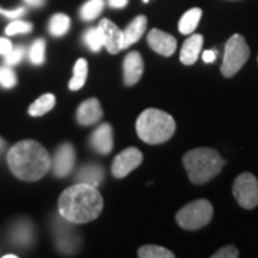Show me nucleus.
Segmentation results:
<instances>
[{
	"label": "nucleus",
	"mask_w": 258,
	"mask_h": 258,
	"mask_svg": "<svg viewBox=\"0 0 258 258\" xmlns=\"http://www.w3.org/2000/svg\"><path fill=\"white\" fill-rule=\"evenodd\" d=\"M85 43L88 45V47L92 50V52H99L102 47H103V37L99 28H91L83 36Z\"/></svg>",
	"instance_id": "obj_27"
},
{
	"label": "nucleus",
	"mask_w": 258,
	"mask_h": 258,
	"mask_svg": "<svg viewBox=\"0 0 258 258\" xmlns=\"http://www.w3.org/2000/svg\"><path fill=\"white\" fill-rule=\"evenodd\" d=\"M214 215V208L208 200H197L186 204L176 212L175 220L181 228L188 231L200 230L210 224Z\"/></svg>",
	"instance_id": "obj_5"
},
{
	"label": "nucleus",
	"mask_w": 258,
	"mask_h": 258,
	"mask_svg": "<svg viewBox=\"0 0 258 258\" xmlns=\"http://www.w3.org/2000/svg\"><path fill=\"white\" fill-rule=\"evenodd\" d=\"M103 111L101 108V103L98 99H88L82 102L78 108L76 112V119L83 126H89L93 123H98V120H101Z\"/></svg>",
	"instance_id": "obj_14"
},
{
	"label": "nucleus",
	"mask_w": 258,
	"mask_h": 258,
	"mask_svg": "<svg viewBox=\"0 0 258 258\" xmlns=\"http://www.w3.org/2000/svg\"><path fill=\"white\" fill-rule=\"evenodd\" d=\"M103 208V198L96 186L78 184L64 189L59 197V214L68 221L86 224L96 220Z\"/></svg>",
	"instance_id": "obj_2"
},
{
	"label": "nucleus",
	"mask_w": 258,
	"mask_h": 258,
	"mask_svg": "<svg viewBox=\"0 0 258 258\" xmlns=\"http://www.w3.org/2000/svg\"><path fill=\"white\" fill-rule=\"evenodd\" d=\"M69 28H71V19L63 13H56L49 22V32L53 36H63Z\"/></svg>",
	"instance_id": "obj_23"
},
{
	"label": "nucleus",
	"mask_w": 258,
	"mask_h": 258,
	"mask_svg": "<svg viewBox=\"0 0 258 258\" xmlns=\"http://www.w3.org/2000/svg\"><path fill=\"white\" fill-rule=\"evenodd\" d=\"M249 57V47L242 35H232L225 43V52L221 64V74L225 78H232L238 74L241 68L247 63Z\"/></svg>",
	"instance_id": "obj_6"
},
{
	"label": "nucleus",
	"mask_w": 258,
	"mask_h": 258,
	"mask_svg": "<svg viewBox=\"0 0 258 258\" xmlns=\"http://www.w3.org/2000/svg\"><path fill=\"white\" fill-rule=\"evenodd\" d=\"M105 8V2L103 0H88L81 9V18L86 22L95 20L102 13V10Z\"/></svg>",
	"instance_id": "obj_24"
},
{
	"label": "nucleus",
	"mask_w": 258,
	"mask_h": 258,
	"mask_svg": "<svg viewBox=\"0 0 258 258\" xmlns=\"http://www.w3.org/2000/svg\"><path fill=\"white\" fill-rule=\"evenodd\" d=\"M204 45L203 35H192L188 37L184 42V45L181 47V53H179V59L184 64H194L201 53V49Z\"/></svg>",
	"instance_id": "obj_16"
},
{
	"label": "nucleus",
	"mask_w": 258,
	"mask_h": 258,
	"mask_svg": "<svg viewBox=\"0 0 258 258\" xmlns=\"http://www.w3.org/2000/svg\"><path fill=\"white\" fill-rule=\"evenodd\" d=\"M148 2H149V0H144V3H148Z\"/></svg>",
	"instance_id": "obj_39"
},
{
	"label": "nucleus",
	"mask_w": 258,
	"mask_h": 258,
	"mask_svg": "<svg viewBox=\"0 0 258 258\" xmlns=\"http://www.w3.org/2000/svg\"><path fill=\"white\" fill-rule=\"evenodd\" d=\"M88 78V62L85 59H78L74 66V76L69 81L71 91H79L82 88Z\"/></svg>",
	"instance_id": "obj_22"
},
{
	"label": "nucleus",
	"mask_w": 258,
	"mask_h": 258,
	"mask_svg": "<svg viewBox=\"0 0 258 258\" xmlns=\"http://www.w3.org/2000/svg\"><path fill=\"white\" fill-rule=\"evenodd\" d=\"M147 18L144 15H141L129 23L128 28L123 30V46H125V49L132 46L134 43H137L142 37V35L147 30Z\"/></svg>",
	"instance_id": "obj_18"
},
{
	"label": "nucleus",
	"mask_w": 258,
	"mask_h": 258,
	"mask_svg": "<svg viewBox=\"0 0 258 258\" xmlns=\"http://www.w3.org/2000/svg\"><path fill=\"white\" fill-rule=\"evenodd\" d=\"M148 45L151 46L152 50L162 56L174 55L176 49L175 37L169 33H165L162 30L154 29L148 33Z\"/></svg>",
	"instance_id": "obj_12"
},
{
	"label": "nucleus",
	"mask_w": 258,
	"mask_h": 258,
	"mask_svg": "<svg viewBox=\"0 0 258 258\" xmlns=\"http://www.w3.org/2000/svg\"><path fill=\"white\" fill-rule=\"evenodd\" d=\"M232 194L244 210H254L258 207V179L251 172H242L234 181Z\"/></svg>",
	"instance_id": "obj_8"
},
{
	"label": "nucleus",
	"mask_w": 258,
	"mask_h": 258,
	"mask_svg": "<svg viewBox=\"0 0 258 258\" xmlns=\"http://www.w3.org/2000/svg\"><path fill=\"white\" fill-rule=\"evenodd\" d=\"M217 55H218L217 50H205L203 53V60L205 63H212V62H215Z\"/></svg>",
	"instance_id": "obj_34"
},
{
	"label": "nucleus",
	"mask_w": 258,
	"mask_h": 258,
	"mask_svg": "<svg viewBox=\"0 0 258 258\" xmlns=\"http://www.w3.org/2000/svg\"><path fill=\"white\" fill-rule=\"evenodd\" d=\"M56 98L52 93H45L40 98H37L36 101L33 102L29 106V115L32 116H42L49 111H52L55 108Z\"/></svg>",
	"instance_id": "obj_21"
},
{
	"label": "nucleus",
	"mask_w": 258,
	"mask_h": 258,
	"mask_svg": "<svg viewBox=\"0 0 258 258\" xmlns=\"http://www.w3.org/2000/svg\"><path fill=\"white\" fill-rule=\"evenodd\" d=\"M33 29L32 26V23H28V22H22V20H15V22H12L8 25V28H6V35H10V36H13V35H19V33H28Z\"/></svg>",
	"instance_id": "obj_29"
},
{
	"label": "nucleus",
	"mask_w": 258,
	"mask_h": 258,
	"mask_svg": "<svg viewBox=\"0 0 258 258\" xmlns=\"http://www.w3.org/2000/svg\"><path fill=\"white\" fill-rule=\"evenodd\" d=\"M75 225H76L75 222L68 221L60 214L56 220H53L56 247L62 254L66 255H72L81 247V235Z\"/></svg>",
	"instance_id": "obj_7"
},
{
	"label": "nucleus",
	"mask_w": 258,
	"mask_h": 258,
	"mask_svg": "<svg viewBox=\"0 0 258 258\" xmlns=\"http://www.w3.org/2000/svg\"><path fill=\"white\" fill-rule=\"evenodd\" d=\"M89 144L98 154L106 155L113 149V134L109 123H102L95 129L91 135Z\"/></svg>",
	"instance_id": "obj_13"
},
{
	"label": "nucleus",
	"mask_w": 258,
	"mask_h": 258,
	"mask_svg": "<svg viewBox=\"0 0 258 258\" xmlns=\"http://www.w3.org/2000/svg\"><path fill=\"white\" fill-rule=\"evenodd\" d=\"M25 53H26V49L23 46L13 47L5 57V62H6L8 66H15V64L22 62V59L25 57Z\"/></svg>",
	"instance_id": "obj_30"
},
{
	"label": "nucleus",
	"mask_w": 258,
	"mask_h": 258,
	"mask_svg": "<svg viewBox=\"0 0 258 258\" xmlns=\"http://www.w3.org/2000/svg\"><path fill=\"white\" fill-rule=\"evenodd\" d=\"M12 242L20 245V247H28L29 244L33 242V227L29 221L16 222L15 228L10 234Z\"/></svg>",
	"instance_id": "obj_19"
},
{
	"label": "nucleus",
	"mask_w": 258,
	"mask_h": 258,
	"mask_svg": "<svg viewBox=\"0 0 258 258\" xmlns=\"http://www.w3.org/2000/svg\"><path fill=\"white\" fill-rule=\"evenodd\" d=\"M13 49V45L9 39H5V37H0V55H8L10 50Z\"/></svg>",
	"instance_id": "obj_33"
},
{
	"label": "nucleus",
	"mask_w": 258,
	"mask_h": 258,
	"mask_svg": "<svg viewBox=\"0 0 258 258\" xmlns=\"http://www.w3.org/2000/svg\"><path fill=\"white\" fill-rule=\"evenodd\" d=\"M203 16V10L200 8H194L189 9L188 12H185L184 16L181 18L179 23H178V29L182 35H191L194 33V30L197 29L200 20Z\"/></svg>",
	"instance_id": "obj_20"
},
{
	"label": "nucleus",
	"mask_w": 258,
	"mask_h": 258,
	"mask_svg": "<svg viewBox=\"0 0 258 258\" xmlns=\"http://www.w3.org/2000/svg\"><path fill=\"white\" fill-rule=\"evenodd\" d=\"M137 134L149 145L164 144L175 134V120L169 113L151 108L138 116Z\"/></svg>",
	"instance_id": "obj_4"
},
{
	"label": "nucleus",
	"mask_w": 258,
	"mask_h": 258,
	"mask_svg": "<svg viewBox=\"0 0 258 258\" xmlns=\"http://www.w3.org/2000/svg\"><path fill=\"white\" fill-rule=\"evenodd\" d=\"M129 0H108L112 9H123L128 5Z\"/></svg>",
	"instance_id": "obj_35"
},
{
	"label": "nucleus",
	"mask_w": 258,
	"mask_h": 258,
	"mask_svg": "<svg viewBox=\"0 0 258 258\" xmlns=\"http://www.w3.org/2000/svg\"><path fill=\"white\" fill-rule=\"evenodd\" d=\"M182 162L189 181L195 185L210 182L225 166V159L212 148H195L185 154Z\"/></svg>",
	"instance_id": "obj_3"
},
{
	"label": "nucleus",
	"mask_w": 258,
	"mask_h": 258,
	"mask_svg": "<svg viewBox=\"0 0 258 258\" xmlns=\"http://www.w3.org/2000/svg\"><path fill=\"white\" fill-rule=\"evenodd\" d=\"M144 161V155L138 148H126L118 154L112 162V174L115 178H125L137 169Z\"/></svg>",
	"instance_id": "obj_9"
},
{
	"label": "nucleus",
	"mask_w": 258,
	"mask_h": 258,
	"mask_svg": "<svg viewBox=\"0 0 258 258\" xmlns=\"http://www.w3.org/2000/svg\"><path fill=\"white\" fill-rule=\"evenodd\" d=\"M105 178V171L99 164H88L79 168L76 174V182L99 186Z\"/></svg>",
	"instance_id": "obj_17"
},
{
	"label": "nucleus",
	"mask_w": 258,
	"mask_h": 258,
	"mask_svg": "<svg viewBox=\"0 0 258 258\" xmlns=\"http://www.w3.org/2000/svg\"><path fill=\"white\" fill-rule=\"evenodd\" d=\"M18 83V78L9 66H0V86L5 89H12Z\"/></svg>",
	"instance_id": "obj_28"
},
{
	"label": "nucleus",
	"mask_w": 258,
	"mask_h": 258,
	"mask_svg": "<svg viewBox=\"0 0 258 258\" xmlns=\"http://www.w3.org/2000/svg\"><path fill=\"white\" fill-rule=\"evenodd\" d=\"M240 257V251L238 248H235L234 245H227L222 247L217 252L212 254V258H237Z\"/></svg>",
	"instance_id": "obj_31"
},
{
	"label": "nucleus",
	"mask_w": 258,
	"mask_h": 258,
	"mask_svg": "<svg viewBox=\"0 0 258 258\" xmlns=\"http://www.w3.org/2000/svg\"><path fill=\"white\" fill-rule=\"evenodd\" d=\"M144 74V60L138 52H131L123 60V82L126 86L138 83Z\"/></svg>",
	"instance_id": "obj_15"
},
{
	"label": "nucleus",
	"mask_w": 258,
	"mask_h": 258,
	"mask_svg": "<svg viewBox=\"0 0 258 258\" xmlns=\"http://www.w3.org/2000/svg\"><path fill=\"white\" fill-rule=\"evenodd\" d=\"M98 28L101 30L102 37H103V47H106V50L109 53L116 55L122 49H125V46H123V32H120L113 22L108 20V19H102Z\"/></svg>",
	"instance_id": "obj_10"
},
{
	"label": "nucleus",
	"mask_w": 258,
	"mask_h": 258,
	"mask_svg": "<svg viewBox=\"0 0 258 258\" xmlns=\"http://www.w3.org/2000/svg\"><path fill=\"white\" fill-rule=\"evenodd\" d=\"M5 147V142H3V141H2V139H0V149H2V148Z\"/></svg>",
	"instance_id": "obj_38"
},
{
	"label": "nucleus",
	"mask_w": 258,
	"mask_h": 258,
	"mask_svg": "<svg viewBox=\"0 0 258 258\" xmlns=\"http://www.w3.org/2000/svg\"><path fill=\"white\" fill-rule=\"evenodd\" d=\"M45 50H46V42L43 39L35 40L29 49V60L33 64H42L45 62Z\"/></svg>",
	"instance_id": "obj_26"
},
{
	"label": "nucleus",
	"mask_w": 258,
	"mask_h": 258,
	"mask_svg": "<svg viewBox=\"0 0 258 258\" xmlns=\"http://www.w3.org/2000/svg\"><path fill=\"white\" fill-rule=\"evenodd\" d=\"M5 258H18L16 254H8V255H5Z\"/></svg>",
	"instance_id": "obj_37"
},
{
	"label": "nucleus",
	"mask_w": 258,
	"mask_h": 258,
	"mask_svg": "<svg viewBox=\"0 0 258 258\" xmlns=\"http://www.w3.org/2000/svg\"><path fill=\"white\" fill-rule=\"evenodd\" d=\"M25 2L32 8H42L45 5V0H25Z\"/></svg>",
	"instance_id": "obj_36"
},
{
	"label": "nucleus",
	"mask_w": 258,
	"mask_h": 258,
	"mask_svg": "<svg viewBox=\"0 0 258 258\" xmlns=\"http://www.w3.org/2000/svg\"><path fill=\"white\" fill-rule=\"evenodd\" d=\"M75 149L71 144H63L56 149L55 157L52 159V171L57 178L68 176L75 165Z\"/></svg>",
	"instance_id": "obj_11"
},
{
	"label": "nucleus",
	"mask_w": 258,
	"mask_h": 258,
	"mask_svg": "<svg viewBox=\"0 0 258 258\" xmlns=\"http://www.w3.org/2000/svg\"><path fill=\"white\" fill-rule=\"evenodd\" d=\"M8 165L12 174L26 182H35L52 168V158L43 145L33 139L20 141L8 152Z\"/></svg>",
	"instance_id": "obj_1"
},
{
	"label": "nucleus",
	"mask_w": 258,
	"mask_h": 258,
	"mask_svg": "<svg viewBox=\"0 0 258 258\" xmlns=\"http://www.w3.org/2000/svg\"><path fill=\"white\" fill-rule=\"evenodd\" d=\"M25 12H26L25 8H18V9H15V10H6L0 8V15H3V16H6V18H10V19L20 18V16H23V15H25Z\"/></svg>",
	"instance_id": "obj_32"
},
{
	"label": "nucleus",
	"mask_w": 258,
	"mask_h": 258,
	"mask_svg": "<svg viewBox=\"0 0 258 258\" xmlns=\"http://www.w3.org/2000/svg\"><path fill=\"white\" fill-rule=\"evenodd\" d=\"M141 258H174V252L159 245H144L138 249Z\"/></svg>",
	"instance_id": "obj_25"
}]
</instances>
